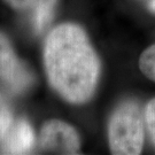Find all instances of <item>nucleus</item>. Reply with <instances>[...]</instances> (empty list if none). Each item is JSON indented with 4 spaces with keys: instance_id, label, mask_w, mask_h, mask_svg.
<instances>
[{
    "instance_id": "7ed1b4c3",
    "label": "nucleus",
    "mask_w": 155,
    "mask_h": 155,
    "mask_svg": "<svg viewBox=\"0 0 155 155\" xmlns=\"http://www.w3.org/2000/svg\"><path fill=\"white\" fill-rule=\"evenodd\" d=\"M0 82L12 93L21 94L33 84V75L16 55L9 39L0 31Z\"/></svg>"
},
{
    "instance_id": "6e6552de",
    "label": "nucleus",
    "mask_w": 155,
    "mask_h": 155,
    "mask_svg": "<svg viewBox=\"0 0 155 155\" xmlns=\"http://www.w3.org/2000/svg\"><path fill=\"white\" fill-rule=\"evenodd\" d=\"M13 124V114L7 101L0 94V141L5 138Z\"/></svg>"
},
{
    "instance_id": "39448f33",
    "label": "nucleus",
    "mask_w": 155,
    "mask_h": 155,
    "mask_svg": "<svg viewBox=\"0 0 155 155\" xmlns=\"http://www.w3.org/2000/svg\"><path fill=\"white\" fill-rule=\"evenodd\" d=\"M35 141V132L30 123L25 120H18L13 122L0 144L5 154H27L32 150Z\"/></svg>"
},
{
    "instance_id": "9d476101",
    "label": "nucleus",
    "mask_w": 155,
    "mask_h": 155,
    "mask_svg": "<svg viewBox=\"0 0 155 155\" xmlns=\"http://www.w3.org/2000/svg\"><path fill=\"white\" fill-rule=\"evenodd\" d=\"M148 8L150 12H153L155 14V0H150V4H148Z\"/></svg>"
},
{
    "instance_id": "f03ea898",
    "label": "nucleus",
    "mask_w": 155,
    "mask_h": 155,
    "mask_svg": "<svg viewBox=\"0 0 155 155\" xmlns=\"http://www.w3.org/2000/svg\"><path fill=\"white\" fill-rule=\"evenodd\" d=\"M145 118L136 101L117 106L108 123V144L111 154L138 155L145 143Z\"/></svg>"
},
{
    "instance_id": "0eeeda50",
    "label": "nucleus",
    "mask_w": 155,
    "mask_h": 155,
    "mask_svg": "<svg viewBox=\"0 0 155 155\" xmlns=\"http://www.w3.org/2000/svg\"><path fill=\"white\" fill-rule=\"evenodd\" d=\"M138 64L140 71L155 83V44L150 45L140 54Z\"/></svg>"
},
{
    "instance_id": "1a4fd4ad",
    "label": "nucleus",
    "mask_w": 155,
    "mask_h": 155,
    "mask_svg": "<svg viewBox=\"0 0 155 155\" xmlns=\"http://www.w3.org/2000/svg\"><path fill=\"white\" fill-rule=\"evenodd\" d=\"M145 127L150 134V138L155 146V98L150 99L144 110Z\"/></svg>"
},
{
    "instance_id": "20e7f679",
    "label": "nucleus",
    "mask_w": 155,
    "mask_h": 155,
    "mask_svg": "<svg viewBox=\"0 0 155 155\" xmlns=\"http://www.w3.org/2000/svg\"><path fill=\"white\" fill-rule=\"evenodd\" d=\"M41 148L59 150L64 154H77L81 150V137L75 127L60 120L45 122L40 130Z\"/></svg>"
},
{
    "instance_id": "f257e3e1",
    "label": "nucleus",
    "mask_w": 155,
    "mask_h": 155,
    "mask_svg": "<svg viewBox=\"0 0 155 155\" xmlns=\"http://www.w3.org/2000/svg\"><path fill=\"white\" fill-rule=\"evenodd\" d=\"M44 66L51 86L63 99L87 102L99 83L101 63L83 28L63 23L52 30L44 45Z\"/></svg>"
},
{
    "instance_id": "423d86ee",
    "label": "nucleus",
    "mask_w": 155,
    "mask_h": 155,
    "mask_svg": "<svg viewBox=\"0 0 155 155\" xmlns=\"http://www.w3.org/2000/svg\"><path fill=\"white\" fill-rule=\"evenodd\" d=\"M7 5L17 11H30L35 31L43 32L50 25L58 0H4Z\"/></svg>"
}]
</instances>
